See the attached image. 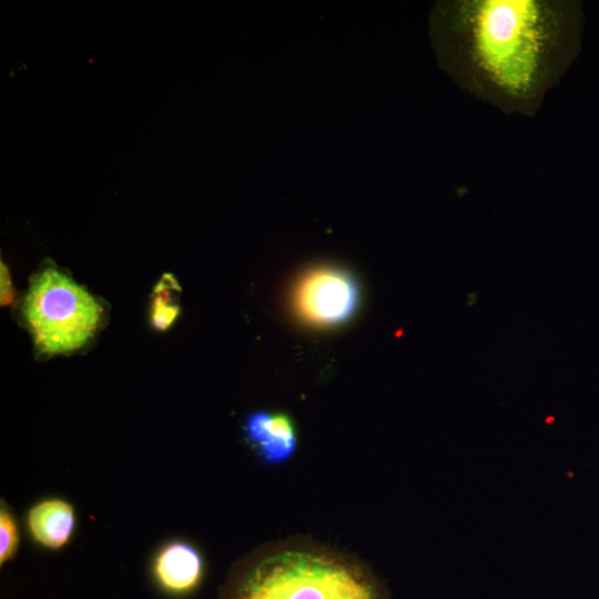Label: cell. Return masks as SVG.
Wrapping results in <instances>:
<instances>
[{
	"mask_svg": "<svg viewBox=\"0 0 599 599\" xmlns=\"http://www.w3.org/2000/svg\"><path fill=\"white\" fill-rule=\"evenodd\" d=\"M581 4L569 0H449L433 7L440 68L506 114L534 116L580 50Z\"/></svg>",
	"mask_w": 599,
	"mask_h": 599,
	"instance_id": "cell-1",
	"label": "cell"
},
{
	"mask_svg": "<svg viewBox=\"0 0 599 599\" xmlns=\"http://www.w3.org/2000/svg\"><path fill=\"white\" fill-rule=\"evenodd\" d=\"M230 599H386L361 566L331 552L287 549L250 567Z\"/></svg>",
	"mask_w": 599,
	"mask_h": 599,
	"instance_id": "cell-2",
	"label": "cell"
},
{
	"mask_svg": "<svg viewBox=\"0 0 599 599\" xmlns=\"http://www.w3.org/2000/svg\"><path fill=\"white\" fill-rule=\"evenodd\" d=\"M23 314L38 348L60 354L89 341L99 324L101 307L84 287L49 267L33 278Z\"/></svg>",
	"mask_w": 599,
	"mask_h": 599,
	"instance_id": "cell-3",
	"label": "cell"
},
{
	"mask_svg": "<svg viewBox=\"0 0 599 599\" xmlns=\"http://www.w3.org/2000/svg\"><path fill=\"white\" fill-rule=\"evenodd\" d=\"M359 287L356 280L337 267H318L297 284L294 304L306 322L328 326L345 322L356 311Z\"/></svg>",
	"mask_w": 599,
	"mask_h": 599,
	"instance_id": "cell-4",
	"label": "cell"
},
{
	"mask_svg": "<svg viewBox=\"0 0 599 599\" xmlns=\"http://www.w3.org/2000/svg\"><path fill=\"white\" fill-rule=\"evenodd\" d=\"M244 436L260 458L270 465L288 460L297 448L294 423L283 413H252L245 419Z\"/></svg>",
	"mask_w": 599,
	"mask_h": 599,
	"instance_id": "cell-5",
	"label": "cell"
},
{
	"mask_svg": "<svg viewBox=\"0 0 599 599\" xmlns=\"http://www.w3.org/2000/svg\"><path fill=\"white\" fill-rule=\"evenodd\" d=\"M152 570L156 583L164 591L184 595L200 583L203 559L191 544L181 540L170 541L156 552Z\"/></svg>",
	"mask_w": 599,
	"mask_h": 599,
	"instance_id": "cell-6",
	"label": "cell"
},
{
	"mask_svg": "<svg viewBox=\"0 0 599 599\" xmlns=\"http://www.w3.org/2000/svg\"><path fill=\"white\" fill-rule=\"evenodd\" d=\"M74 526V509L61 498L43 499L27 514V527L32 539L49 549L63 547L70 540Z\"/></svg>",
	"mask_w": 599,
	"mask_h": 599,
	"instance_id": "cell-7",
	"label": "cell"
},
{
	"mask_svg": "<svg viewBox=\"0 0 599 599\" xmlns=\"http://www.w3.org/2000/svg\"><path fill=\"white\" fill-rule=\"evenodd\" d=\"M181 288L175 277L165 273L156 283L151 302L150 318L158 331L167 329L180 313L179 293Z\"/></svg>",
	"mask_w": 599,
	"mask_h": 599,
	"instance_id": "cell-8",
	"label": "cell"
},
{
	"mask_svg": "<svg viewBox=\"0 0 599 599\" xmlns=\"http://www.w3.org/2000/svg\"><path fill=\"white\" fill-rule=\"evenodd\" d=\"M19 532L13 515L6 506L0 511V562L12 559L18 550Z\"/></svg>",
	"mask_w": 599,
	"mask_h": 599,
	"instance_id": "cell-9",
	"label": "cell"
},
{
	"mask_svg": "<svg viewBox=\"0 0 599 599\" xmlns=\"http://www.w3.org/2000/svg\"><path fill=\"white\" fill-rule=\"evenodd\" d=\"M0 284H1V305H9L14 300V290L11 282L10 273L8 267L1 262V273H0Z\"/></svg>",
	"mask_w": 599,
	"mask_h": 599,
	"instance_id": "cell-10",
	"label": "cell"
}]
</instances>
